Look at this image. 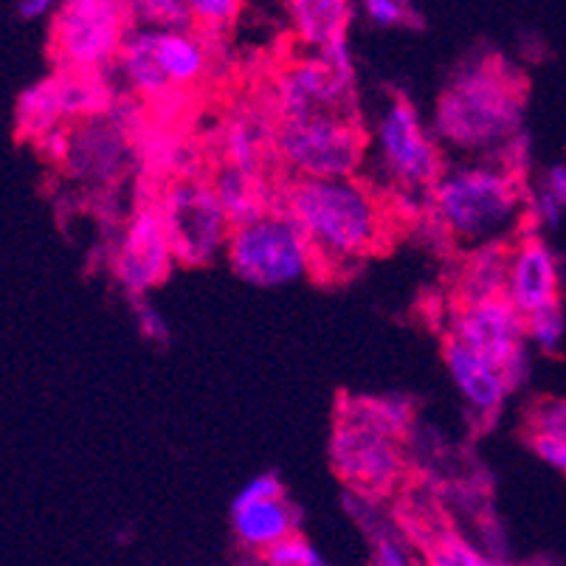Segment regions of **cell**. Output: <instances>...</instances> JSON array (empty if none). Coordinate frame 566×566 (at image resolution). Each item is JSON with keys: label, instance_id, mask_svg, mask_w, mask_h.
Segmentation results:
<instances>
[{"label": "cell", "instance_id": "obj_13", "mask_svg": "<svg viewBox=\"0 0 566 566\" xmlns=\"http://www.w3.org/2000/svg\"><path fill=\"white\" fill-rule=\"evenodd\" d=\"M130 158V127L113 111L71 127V150L63 167L85 184H111Z\"/></svg>", "mask_w": 566, "mask_h": 566}, {"label": "cell", "instance_id": "obj_14", "mask_svg": "<svg viewBox=\"0 0 566 566\" xmlns=\"http://www.w3.org/2000/svg\"><path fill=\"white\" fill-rule=\"evenodd\" d=\"M558 260L538 234L524 231L507 256V285L504 300L522 316L558 302Z\"/></svg>", "mask_w": 566, "mask_h": 566}, {"label": "cell", "instance_id": "obj_38", "mask_svg": "<svg viewBox=\"0 0 566 566\" xmlns=\"http://www.w3.org/2000/svg\"><path fill=\"white\" fill-rule=\"evenodd\" d=\"M530 449H533V454L538 457V460L547 462L549 468L566 473V442L564 440H555V437H547V434H535L533 431V437H530Z\"/></svg>", "mask_w": 566, "mask_h": 566}, {"label": "cell", "instance_id": "obj_37", "mask_svg": "<svg viewBox=\"0 0 566 566\" xmlns=\"http://www.w3.org/2000/svg\"><path fill=\"white\" fill-rule=\"evenodd\" d=\"M34 147H38L40 156L51 164H65L71 150V127L69 125H60V127H51L45 130L43 136L34 138Z\"/></svg>", "mask_w": 566, "mask_h": 566}, {"label": "cell", "instance_id": "obj_33", "mask_svg": "<svg viewBox=\"0 0 566 566\" xmlns=\"http://www.w3.org/2000/svg\"><path fill=\"white\" fill-rule=\"evenodd\" d=\"M373 566H426L417 564L411 549L406 547V542L395 533H380L375 535V547H373Z\"/></svg>", "mask_w": 566, "mask_h": 566}, {"label": "cell", "instance_id": "obj_2", "mask_svg": "<svg viewBox=\"0 0 566 566\" xmlns=\"http://www.w3.org/2000/svg\"><path fill=\"white\" fill-rule=\"evenodd\" d=\"M524 206L522 178L493 161L454 164L429 189V214L451 243L468 251L507 243L524 226Z\"/></svg>", "mask_w": 566, "mask_h": 566}, {"label": "cell", "instance_id": "obj_26", "mask_svg": "<svg viewBox=\"0 0 566 566\" xmlns=\"http://www.w3.org/2000/svg\"><path fill=\"white\" fill-rule=\"evenodd\" d=\"M130 20L158 32H187L195 25L189 0H138L130 3Z\"/></svg>", "mask_w": 566, "mask_h": 566}, {"label": "cell", "instance_id": "obj_10", "mask_svg": "<svg viewBox=\"0 0 566 566\" xmlns=\"http://www.w3.org/2000/svg\"><path fill=\"white\" fill-rule=\"evenodd\" d=\"M331 462L338 476L361 493L392 491L403 476L400 440L353 423L333 429Z\"/></svg>", "mask_w": 566, "mask_h": 566}, {"label": "cell", "instance_id": "obj_21", "mask_svg": "<svg viewBox=\"0 0 566 566\" xmlns=\"http://www.w3.org/2000/svg\"><path fill=\"white\" fill-rule=\"evenodd\" d=\"M156 60L169 87L195 85L209 69V49L192 29L187 32H158L156 29Z\"/></svg>", "mask_w": 566, "mask_h": 566}, {"label": "cell", "instance_id": "obj_40", "mask_svg": "<svg viewBox=\"0 0 566 566\" xmlns=\"http://www.w3.org/2000/svg\"><path fill=\"white\" fill-rule=\"evenodd\" d=\"M18 18L23 20H40V18H54L56 3L51 0H20L18 7H14Z\"/></svg>", "mask_w": 566, "mask_h": 566}, {"label": "cell", "instance_id": "obj_6", "mask_svg": "<svg viewBox=\"0 0 566 566\" xmlns=\"http://www.w3.org/2000/svg\"><path fill=\"white\" fill-rule=\"evenodd\" d=\"M130 3L69 0L51 18V49L65 74H102L130 32Z\"/></svg>", "mask_w": 566, "mask_h": 566}, {"label": "cell", "instance_id": "obj_3", "mask_svg": "<svg viewBox=\"0 0 566 566\" xmlns=\"http://www.w3.org/2000/svg\"><path fill=\"white\" fill-rule=\"evenodd\" d=\"M285 212L313 249V260L331 265H353L373 254L384 234V214L364 184L293 181L285 192Z\"/></svg>", "mask_w": 566, "mask_h": 566}, {"label": "cell", "instance_id": "obj_9", "mask_svg": "<svg viewBox=\"0 0 566 566\" xmlns=\"http://www.w3.org/2000/svg\"><path fill=\"white\" fill-rule=\"evenodd\" d=\"M113 276L133 300H147V293L161 285L175 265L158 206H144L127 220L125 231L113 249Z\"/></svg>", "mask_w": 566, "mask_h": 566}, {"label": "cell", "instance_id": "obj_30", "mask_svg": "<svg viewBox=\"0 0 566 566\" xmlns=\"http://www.w3.org/2000/svg\"><path fill=\"white\" fill-rule=\"evenodd\" d=\"M189 9H192L195 23L203 25L206 32L218 34L234 23L243 7L237 0H189Z\"/></svg>", "mask_w": 566, "mask_h": 566}, {"label": "cell", "instance_id": "obj_7", "mask_svg": "<svg viewBox=\"0 0 566 566\" xmlns=\"http://www.w3.org/2000/svg\"><path fill=\"white\" fill-rule=\"evenodd\" d=\"M373 156L378 172L403 192H429L446 169L440 144L406 96L380 107L373 125Z\"/></svg>", "mask_w": 566, "mask_h": 566}, {"label": "cell", "instance_id": "obj_5", "mask_svg": "<svg viewBox=\"0 0 566 566\" xmlns=\"http://www.w3.org/2000/svg\"><path fill=\"white\" fill-rule=\"evenodd\" d=\"M226 260L231 271L254 287H285L305 280L316 265L302 229L280 209L249 226L231 229Z\"/></svg>", "mask_w": 566, "mask_h": 566}, {"label": "cell", "instance_id": "obj_27", "mask_svg": "<svg viewBox=\"0 0 566 566\" xmlns=\"http://www.w3.org/2000/svg\"><path fill=\"white\" fill-rule=\"evenodd\" d=\"M524 336H527V342L533 347L542 349V353H558L566 336V316L560 302H553V305H544L538 311L527 313L524 316Z\"/></svg>", "mask_w": 566, "mask_h": 566}, {"label": "cell", "instance_id": "obj_4", "mask_svg": "<svg viewBox=\"0 0 566 566\" xmlns=\"http://www.w3.org/2000/svg\"><path fill=\"white\" fill-rule=\"evenodd\" d=\"M274 150L296 181H347L364 167L367 136L349 113H313L280 122Z\"/></svg>", "mask_w": 566, "mask_h": 566}, {"label": "cell", "instance_id": "obj_18", "mask_svg": "<svg viewBox=\"0 0 566 566\" xmlns=\"http://www.w3.org/2000/svg\"><path fill=\"white\" fill-rule=\"evenodd\" d=\"M116 63L122 69V74H125L127 85L136 94L150 96V99H164L172 91L156 60V29L130 25V32H127L125 43H122Z\"/></svg>", "mask_w": 566, "mask_h": 566}, {"label": "cell", "instance_id": "obj_16", "mask_svg": "<svg viewBox=\"0 0 566 566\" xmlns=\"http://www.w3.org/2000/svg\"><path fill=\"white\" fill-rule=\"evenodd\" d=\"M302 513L282 499L271 502L245 504V507H231V527H234L237 542L249 553H265L274 544L285 542L287 535L300 533Z\"/></svg>", "mask_w": 566, "mask_h": 566}, {"label": "cell", "instance_id": "obj_15", "mask_svg": "<svg viewBox=\"0 0 566 566\" xmlns=\"http://www.w3.org/2000/svg\"><path fill=\"white\" fill-rule=\"evenodd\" d=\"M442 361H446V369L454 380L457 392L462 395V400H465L473 415H480L482 420H491L502 411L504 400L511 392H507V386H504L502 375L493 364H488L485 358L457 344L454 338H446V344H442Z\"/></svg>", "mask_w": 566, "mask_h": 566}, {"label": "cell", "instance_id": "obj_31", "mask_svg": "<svg viewBox=\"0 0 566 566\" xmlns=\"http://www.w3.org/2000/svg\"><path fill=\"white\" fill-rule=\"evenodd\" d=\"M560 214H564V209L555 203V198L544 187H538L533 195H527L524 220H527L530 226V234H538V229H555V226L560 223Z\"/></svg>", "mask_w": 566, "mask_h": 566}, {"label": "cell", "instance_id": "obj_17", "mask_svg": "<svg viewBox=\"0 0 566 566\" xmlns=\"http://www.w3.org/2000/svg\"><path fill=\"white\" fill-rule=\"evenodd\" d=\"M338 423H353L373 429L386 437H400L415 423V403L406 395H344L336 406Z\"/></svg>", "mask_w": 566, "mask_h": 566}, {"label": "cell", "instance_id": "obj_39", "mask_svg": "<svg viewBox=\"0 0 566 566\" xmlns=\"http://www.w3.org/2000/svg\"><path fill=\"white\" fill-rule=\"evenodd\" d=\"M542 187L553 195L555 203H558L560 209H566V164H555V167H549L547 175H544Z\"/></svg>", "mask_w": 566, "mask_h": 566}, {"label": "cell", "instance_id": "obj_24", "mask_svg": "<svg viewBox=\"0 0 566 566\" xmlns=\"http://www.w3.org/2000/svg\"><path fill=\"white\" fill-rule=\"evenodd\" d=\"M507 256H511V245L504 243L468 251V260L462 265L460 276L462 300L482 302L504 296V285H507Z\"/></svg>", "mask_w": 566, "mask_h": 566}, {"label": "cell", "instance_id": "obj_29", "mask_svg": "<svg viewBox=\"0 0 566 566\" xmlns=\"http://www.w3.org/2000/svg\"><path fill=\"white\" fill-rule=\"evenodd\" d=\"M262 564L265 566H327L322 553L307 542L302 533L287 535L285 542L274 544L271 549L262 553Z\"/></svg>", "mask_w": 566, "mask_h": 566}, {"label": "cell", "instance_id": "obj_32", "mask_svg": "<svg viewBox=\"0 0 566 566\" xmlns=\"http://www.w3.org/2000/svg\"><path fill=\"white\" fill-rule=\"evenodd\" d=\"M535 434H547L566 442V400H544L530 415Z\"/></svg>", "mask_w": 566, "mask_h": 566}, {"label": "cell", "instance_id": "obj_36", "mask_svg": "<svg viewBox=\"0 0 566 566\" xmlns=\"http://www.w3.org/2000/svg\"><path fill=\"white\" fill-rule=\"evenodd\" d=\"M136 305V322H138V333H142L147 342H169V324L164 318V313L153 305L150 300H133Z\"/></svg>", "mask_w": 566, "mask_h": 566}, {"label": "cell", "instance_id": "obj_23", "mask_svg": "<svg viewBox=\"0 0 566 566\" xmlns=\"http://www.w3.org/2000/svg\"><path fill=\"white\" fill-rule=\"evenodd\" d=\"M14 122H18L20 136L40 138L51 127L65 125L63 107V87H60V74H51L45 80L34 82L18 96L14 107Z\"/></svg>", "mask_w": 566, "mask_h": 566}, {"label": "cell", "instance_id": "obj_19", "mask_svg": "<svg viewBox=\"0 0 566 566\" xmlns=\"http://www.w3.org/2000/svg\"><path fill=\"white\" fill-rule=\"evenodd\" d=\"M287 14L300 43L322 51L327 43L347 34L355 7L347 0H291Z\"/></svg>", "mask_w": 566, "mask_h": 566}, {"label": "cell", "instance_id": "obj_12", "mask_svg": "<svg viewBox=\"0 0 566 566\" xmlns=\"http://www.w3.org/2000/svg\"><path fill=\"white\" fill-rule=\"evenodd\" d=\"M274 102L280 122H293L313 113H349L355 111V82L333 74L316 54L305 56L282 71L274 87Z\"/></svg>", "mask_w": 566, "mask_h": 566}, {"label": "cell", "instance_id": "obj_8", "mask_svg": "<svg viewBox=\"0 0 566 566\" xmlns=\"http://www.w3.org/2000/svg\"><path fill=\"white\" fill-rule=\"evenodd\" d=\"M158 212L178 265H209L229 245L231 226L209 184H172Z\"/></svg>", "mask_w": 566, "mask_h": 566}, {"label": "cell", "instance_id": "obj_28", "mask_svg": "<svg viewBox=\"0 0 566 566\" xmlns=\"http://www.w3.org/2000/svg\"><path fill=\"white\" fill-rule=\"evenodd\" d=\"M361 12L378 29H406V25L420 29L423 25V14L406 0H367L361 3Z\"/></svg>", "mask_w": 566, "mask_h": 566}, {"label": "cell", "instance_id": "obj_1", "mask_svg": "<svg viewBox=\"0 0 566 566\" xmlns=\"http://www.w3.org/2000/svg\"><path fill=\"white\" fill-rule=\"evenodd\" d=\"M524 82L499 54H482L457 69L437 96L431 136L440 150L468 161H491L522 133Z\"/></svg>", "mask_w": 566, "mask_h": 566}, {"label": "cell", "instance_id": "obj_35", "mask_svg": "<svg viewBox=\"0 0 566 566\" xmlns=\"http://www.w3.org/2000/svg\"><path fill=\"white\" fill-rule=\"evenodd\" d=\"M316 56L333 71V74H338L342 80L355 82V56H353V45H349L347 34L324 45L322 51H316Z\"/></svg>", "mask_w": 566, "mask_h": 566}, {"label": "cell", "instance_id": "obj_25", "mask_svg": "<svg viewBox=\"0 0 566 566\" xmlns=\"http://www.w3.org/2000/svg\"><path fill=\"white\" fill-rule=\"evenodd\" d=\"M426 566H499L482 547L460 533H440L426 544Z\"/></svg>", "mask_w": 566, "mask_h": 566}, {"label": "cell", "instance_id": "obj_20", "mask_svg": "<svg viewBox=\"0 0 566 566\" xmlns=\"http://www.w3.org/2000/svg\"><path fill=\"white\" fill-rule=\"evenodd\" d=\"M209 187H212L231 229L254 223V220L265 218L271 212V200H268L265 187H262V175H245L240 169L226 167L214 175V181Z\"/></svg>", "mask_w": 566, "mask_h": 566}, {"label": "cell", "instance_id": "obj_22", "mask_svg": "<svg viewBox=\"0 0 566 566\" xmlns=\"http://www.w3.org/2000/svg\"><path fill=\"white\" fill-rule=\"evenodd\" d=\"M268 144H274V133H268L265 118L249 111L237 113L223 133L226 167L240 169L245 175H260Z\"/></svg>", "mask_w": 566, "mask_h": 566}, {"label": "cell", "instance_id": "obj_11", "mask_svg": "<svg viewBox=\"0 0 566 566\" xmlns=\"http://www.w3.org/2000/svg\"><path fill=\"white\" fill-rule=\"evenodd\" d=\"M449 338H454L457 344L485 358L496 369H502L516 353L527 349L524 316L504 296L462 302L451 313Z\"/></svg>", "mask_w": 566, "mask_h": 566}, {"label": "cell", "instance_id": "obj_34", "mask_svg": "<svg viewBox=\"0 0 566 566\" xmlns=\"http://www.w3.org/2000/svg\"><path fill=\"white\" fill-rule=\"evenodd\" d=\"M282 496H285V488H282L280 476H276V473H260V476L249 480L240 491H237L231 507H245V504L271 502V499H282Z\"/></svg>", "mask_w": 566, "mask_h": 566}]
</instances>
